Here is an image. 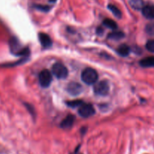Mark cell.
Returning a JSON list of instances; mask_svg holds the SVG:
<instances>
[{
    "instance_id": "obj_10",
    "label": "cell",
    "mask_w": 154,
    "mask_h": 154,
    "mask_svg": "<svg viewBox=\"0 0 154 154\" xmlns=\"http://www.w3.org/2000/svg\"><path fill=\"white\" fill-rule=\"evenodd\" d=\"M75 117L74 115H68L65 119H63V121L60 123V127L63 129H69L73 126L74 123H75Z\"/></svg>"
},
{
    "instance_id": "obj_17",
    "label": "cell",
    "mask_w": 154,
    "mask_h": 154,
    "mask_svg": "<svg viewBox=\"0 0 154 154\" xmlns=\"http://www.w3.org/2000/svg\"><path fill=\"white\" fill-rule=\"evenodd\" d=\"M84 102L81 100H75V101H69V102H67V105H69V107L72 108H79Z\"/></svg>"
},
{
    "instance_id": "obj_15",
    "label": "cell",
    "mask_w": 154,
    "mask_h": 154,
    "mask_svg": "<svg viewBox=\"0 0 154 154\" xmlns=\"http://www.w3.org/2000/svg\"><path fill=\"white\" fill-rule=\"evenodd\" d=\"M103 25L105 26L106 27H108V28L111 29H117V27H118L117 26V23H116L115 21L111 19H108V18L104 20Z\"/></svg>"
},
{
    "instance_id": "obj_20",
    "label": "cell",
    "mask_w": 154,
    "mask_h": 154,
    "mask_svg": "<svg viewBox=\"0 0 154 154\" xmlns=\"http://www.w3.org/2000/svg\"><path fill=\"white\" fill-rule=\"evenodd\" d=\"M35 8L37 9H38V10H41V11H45V12L48 11L51 9V7H49V6L41 5H36Z\"/></svg>"
},
{
    "instance_id": "obj_3",
    "label": "cell",
    "mask_w": 154,
    "mask_h": 154,
    "mask_svg": "<svg viewBox=\"0 0 154 154\" xmlns=\"http://www.w3.org/2000/svg\"><path fill=\"white\" fill-rule=\"evenodd\" d=\"M93 90L95 94L97 96H105L109 93L110 85L107 81H99L95 84Z\"/></svg>"
},
{
    "instance_id": "obj_21",
    "label": "cell",
    "mask_w": 154,
    "mask_h": 154,
    "mask_svg": "<svg viewBox=\"0 0 154 154\" xmlns=\"http://www.w3.org/2000/svg\"><path fill=\"white\" fill-rule=\"evenodd\" d=\"M56 1H57V0H49L50 2H51V3H54Z\"/></svg>"
},
{
    "instance_id": "obj_9",
    "label": "cell",
    "mask_w": 154,
    "mask_h": 154,
    "mask_svg": "<svg viewBox=\"0 0 154 154\" xmlns=\"http://www.w3.org/2000/svg\"><path fill=\"white\" fill-rule=\"evenodd\" d=\"M38 38L40 41L41 45H42V47L44 48H50L52 45V40H51V37L48 35L46 33L41 32L38 35Z\"/></svg>"
},
{
    "instance_id": "obj_1",
    "label": "cell",
    "mask_w": 154,
    "mask_h": 154,
    "mask_svg": "<svg viewBox=\"0 0 154 154\" xmlns=\"http://www.w3.org/2000/svg\"><path fill=\"white\" fill-rule=\"evenodd\" d=\"M98 78H99V75L97 72L92 68H87L81 73V80L84 84L87 85L96 84Z\"/></svg>"
},
{
    "instance_id": "obj_14",
    "label": "cell",
    "mask_w": 154,
    "mask_h": 154,
    "mask_svg": "<svg viewBox=\"0 0 154 154\" xmlns=\"http://www.w3.org/2000/svg\"><path fill=\"white\" fill-rule=\"evenodd\" d=\"M125 36L124 33L121 31H114L112 32L109 33L108 35V38L112 39V40H116L118 41L120 39L123 38Z\"/></svg>"
},
{
    "instance_id": "obj_7",
    "label": "cell",
    "mask_w": 154,
    "mask_h": 154,
    "mask_svg": "<svg viewBox=\"0 0 154 154\" xmlns=\"http://www.w3.org/2000/svg\"><path fill=\"white\" fill-rule=\"evenodd\" d=\"M66 90L70 95L73 96H78L83 92V87L81 84L77 82H71L68 84Z\"/></svg>"
},
{
    "instance_id": "obj_11",
    "label": "cell",
    "mask_w": 154,
    "mask_h": 154,
    "mask_svg": "<svg viewBox=\"0 0 154 154\" xmlns=\"http://www.w3.org/2000/svg\"><path fill=\"white\" fill-rule=\"evenodd\" d=\"M139 64L141 67L144 68L154 67V57H147L142 59Z\"/></svg>"
},
{
    "instance_id": "obj_13",
    "label": "cell",
    "mask_w": 154,
    "mask_h": 154,
    "mask_svg": "<svg viewBox=\"0 0 154 154\" xmlns=\"http://www.w3.org/2000/svg\"><path fill=\"white\" fill-rule=\"evenodd\" d=\"M129 5L135 10H141L144 7V0H129Z\"/></svg>"
},
{
    "instance_id": "obj_6",
    "label": "cell",
    "mask_w": 154,
    "mask_h": 154,
    "mask_svg": "<svg viewBox=\"0 0 154 154\" xmlns=\"http://www.w3.org/2000/svg\"><path fill=\"white\" fill-rule=\"evenodd\" d=\"M9 45H10L11 51L13 54H16V55H24V54L28 53V50L27 49H22V48H20V44L18 42L17 39H16L15 38H12L11 39Z\"/></svg>"
},
{
    "instance_id": "obj_12",
    "label": "cell",
    "mask_w": 154,
    "mask_h": 154,
    "mask_svg": "<svg viewBox=\"0 0 154 154\" xmlns=\"http://www.w3.org/2000/svg\"><path fill=\"white\" fill-rule=\"evenodd\" d=\"M130 51H131L130 48H129L127 45H125V44H123V45H120L117 50V54H118L120 56H121V57H123L129 56V54H130Z\"/></svg>"
},
{
    "instance_id": "obj_19",
    "label": "cell",
    "mask_w": 154,
    "mask_h": 154,
    "mask_svg": "<svg viewBox=\"0 0 154 154\" xmlns=\"http://www.w3.org/2000/svg\"><path fill=\"white\" fill-rule=\"evenodd\" d=\"M146 49L149 52L154 53V40H149L146 44Z\"/></svg>"
},
{
    "instance_id": "obj_16",
    "label": "cell",
    "mask_w": 154,
    "mask_h": 154,
    "mask_svg": "<svg viewBox=\"0 0 154 154\" xmlns=\"http://www.w3.org/2000/svg\"><path fill=\"white\" fill-rule=\"evenodd\" d=\"M108 9H109V10L112 12L113 14H114L116 17L121 18L122 13L118 8L116 7V6L114 5H108Z\"/></svg>"
},
{
    "instance_id": "obj_5",
    "label": "cell",
    "mask_w": 154,
    "mask_h": 154,
    "mask_svg": "<svg viewBox=\"0 0 154 154\" xmlns=\"http://www.w3.org/2000/svg\"><path fill=\"white\" fill-rule=\"evenodd\" d=\"M78 114L83 118H88L92 117L95 114L94 107L91 104L83 103L81 106L78 108Z\"/></svg>"
},
{
    "instance_id": "obj_8",
    "label": "cell",
    "mask_w": 154,
    "mask_h": 154,
    "mask_svg": "<svg viewBox=\"0 0 154 154\" xmlns=\"http://www.w3.org/2000/svg\"><path fill=\"white\" fill-rule=\"evenodd\" d=\"M142 14L145 18L149 20H154V5H147L143 7Z\"/></svg>"
},
{
    "instance_id": "obj_2",
    "label": "cell",
    "mask_w": 154,
    "mask_h": 154,
    "mask_svg": "<svg viewBox=\"0 0 154 154\" xmlns=\"http://www.w3.org/2000/svg\"><path fill=\"white\" fill-rule=\"evenodd\" d=\"M52 73L58 79H65L69 75V71L63 63H57L52 66Z\"/></svg>"
},
{
    "instance_id": "obj_18",
    "label": "cell",
    "mask_w": 154,
    "mask_h": 154,
    "mask_svg": "<svg viewBox=\"0 0 154 154\" xmlns=\"http://www.w3.org/2000/svg\"><path fill=\"white\" fill-rule=\"evenodd\" d=\"M145 31L150 35L154 36V23L147 24L145 27Z\"/></svg>"
},
{
    "instance_id": "obj_4",
    "label": "cell",
    "mask_w": 154,
    "mask_h": 154,
    "mask_svg": "<svg viewBox=\"0 0 154 154\" xmlns=\"http://www.w3.org/2000/svg\"><path fill=\"white\" fill-rule=\"evenodd\" d=\"M52 74L50 71L47 70V69L42 70L38 75L39 84L44 88H47V87H49L52 82Z\"/></svg>"
}]
</instances>
